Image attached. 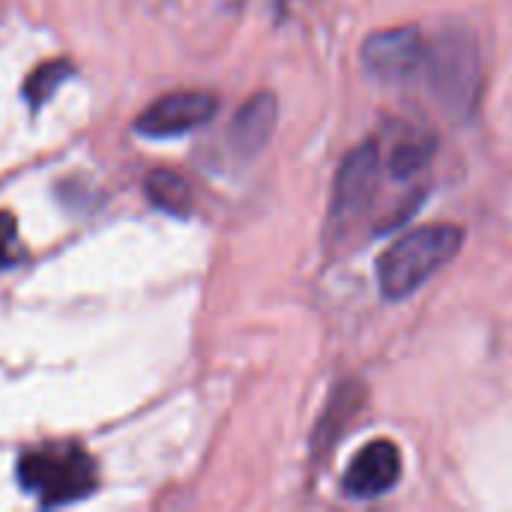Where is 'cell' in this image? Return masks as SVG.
<instances>
[{
  "instance_id": "obj_10",
  "label": "cell",
  "mask_w": 512,
  "mask_h": 512,
  "mask_svg": "<svg viewBox=\"0 0 512 512\" xmlns=\"http://www.w3.org/2000/svg\"><path fill=\"white\" fill-rule=\"evenodd\" d=\"M360 405H363V387L360 384L348 381V384L336 387L333 396H330V405L324 408L321 423L315 429V438H312L315 450H330L339 441V435L351 426Z\"/></svg>"
},
{
  "instance_id": "obj_9",
  "label": "cell",
  "mask_w": 512,
  "mask_h": 512,
  "mask_svg": "<svg viewBox=\"0 0 512 512\" xmlns=\"http://www.w3.org/2000/svg\"><path fill=\"white\" fill-rule=\"evenodd\" d=\"M435 156V138L429 132L420 129H402L393 141V147L387 150V162L384 168L396 177V180H411L420 177V171H426V165Z\"/></svg>"
},
{
  "instance_id": "obj_14",
  "label": "cell",
  "mask_w": 512,
  "mask_h": 512,
  "mask_svg": "<svg viewBox=\"0 0 512 512\" xmlns=\"http://www.w3.org/2000/svg\"><path fill=\"white\" fill-rule=\"evenodd\" d=\"M243 3H246V0H219V6H222L225 12H237Z\"/></svg>"
},
{
  "instance_id": "obj_3",
  "label": "cell",
  "mask_w": 512,
  "mask_h": 512,
  "mask_svg": "<svg viewBox=\"0 0 512 512\" xmlns=\"http://www.w3.org/2000/svg\"><path fill=\"white\" fill-rule=\"evenodd\" d=\"M96 462L78 444H42L18 459V483L42 507H66L96 489Z\"/></svg>"
},
{
  "instance_id": "obj_5",
  "label": "cell",
  "mask_w": 512,
  "mask_h": 512,
  "mask_svg": "<svg viewBox=\"0 0 512 512\" xmlns=\"http://www.w3.org/2000/svg\"><path fill=\"white\" fill-rule=\"evenodd\" d=\"M429 39L420 27H393L363 42V66L378 81H408L423 72Z\"/></svg>"
},
{
  "instance_id": "obj_7",
  "label": "cell",
  "mask_w": 512,
  "mask_h": 512,
  "mask_svg": "<svg viewBox=\"0 0 512 512\" xmlns=\"http://www.w3.org/2000/svg\"><path fill=\"white\" fill-rule=\"evenodd\" d=\"M402 477V453L393 441H372L363 447L342 480V492L354 501H372L396 489Z\"/></svg>"
},
{
  "instance_id": "obj_4",
  "label": "cell",
  "mask_w": 512,
  "mask_h": 512,
  "mask_svg": "<svg viewBox=\"0 0 512 512\" xmlns=\"http://www.w3.org/2000/svg\"><path fill=\"white\" fill-rule=\"evenodd\" d=\"M381 174H384V153L378 141H366L345 156L336 174L333 204H330L333 231L351 228L375 207V198L381 192Z\"/></svg>"
},
{
  "instance_id": "obj_1",
  "label": "cell",
  "mask_w": 512,
  "mask_h": 512,
  "mask_svg": "<svg viewBox=\"0 0 512 512\" xmlns=\"http://www.w3.org/2000/svg\"><path fill=\"white\" fill-rule=\"evenodd\" d=\"M420 75H426L438 105L453 120H471L483 87L477 36L468 27H444L429 42Z\"/></svg>"
},
{
  "instance_id": "obj_6",
  "label": "cell",
  "mask_w": 512,
  "mask_h": 512,
  "mask_svg": "<svg viewBox=\"0 0 512 512\" xmlns=\"http://www.w3.org/2000/svg\"><path fill=\"white\" fill-rule=\"evenodd\" d=\"M216 108H219V99L207 90H177V93L156 99L135 120V132L144 138H156V141L180 138V135L210 123Z\"/></svg>"
},
{
  "instance_id": "obj_13",
  "label": "cell",
  "mask_w": 512,
  "mask_h": 512,
  "mask_svg": "<svg viewBox=\"0 0 512 512\" xmlns=\"http://www.w3.org/2000/svg\"><path fill=\"white\" fill-rule=\"evenodd\" d=\"M15 219L9 213H0V270L15 261Z\"/></svg>"
},
{
  "instance_id": "obj_11",
  "label": "cell",
  "mask_w": 512,
  "mask_h": 512,
  "mask_svg": "<svg viewBox=\"0 0 512 512\" xmlns=\"http://www.w3.org/2000/svg\"><path fill=\"white\" fill-rule=\"evenodd\" d=\"M144 192H147L150 204L156 210L168 213V216L186 219L192 213V186L177 171H165V168L150 171V177L144 183Z\"/></svg>"
},
{
  "instance_id": "obj_2",
  "label": "cell",
  "mask_w": 512,
  "mask_h": 512,
  "mask_svg": "<svg viewBox=\"0 0 512 512\" xmlns=\"http://www.w3.org/2000/svg\"><path fill=\"white\" fill-rule=\"evenodd\" d=\"M462 228L423 225L402 234L378 258V285L387 300H405L426 285L441 267H447L462 249Z\"/></svg>"
},
{
  "instance_id": "obj_12",
  "label": "cell",
  "mask_w": 512,
  "mask_h": 512,
  "mask_svg": "<svg viewBox=\"0 0 512 512\" xmlns=\"http://www.w3.org/2000/svg\"><path fill=\"white\" fill-rule=\"evenodd\" d=\"M69 75H72V63H69V60H63V57H60V60H48V63L36 66V69L27 75L21 93H24V99L30 102V108H42V105L60 90V84H63Z\"/></svg>"
},
{
  "instance_id": "obj_8",
  "label": "cell",
  "mask_w": 512,
  "mask_h": 512,
  "mask_svg": "<svg viewBox=\"0 0 512 512\" xmlns=\"http://www.w3.org/2000/svg\"><path fill=\"white\" fill-rule=\"evenodd\" d=\"M279 123V102L273 93L261 90L249 96L228 123V147L237 159H255L273 138Z\"/></svg>"
}]
</instances>
